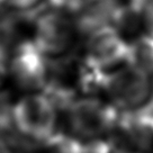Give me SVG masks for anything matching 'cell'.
Returning a JSON list of instances; mask_svg holds the SVG:
<instances>
[{"label": "cell", "mask_w": 153, "mask_h": 153, "mask_svg": "<svg viewBox=\"0 0 153 153\" xmlns=\"http://www.w3.org/2000/svg\"><path fill=\"white\" fill-rule=\"evenodd\" d=\"M6 13H7V10H6L5 4H4V0H0V15L6 14Z\"/></svg>", "instance_id": "5bb4252c"}, {"label": "cell", "mask_w": 153, "mask_h": 153, "mask_svg": "<svg viewBox=\"0 0 153 153\" xmlns=\"http://www.w3.org/2000/svg\"><path fill=\"white\" fill-rule=\"evenodd\" d=\"M85 39L81 57L97 70L108 73L127 63L128 42L111 26L98 29Z\"/></svg>", "instance_id": "8992f818"}, {"label": "cell", "mask_w": 153, "mask_h": 153, "mask_svg": "<svg viewBox=\"0 0 153 153\" xmlns=\"http://www.w3.org/2000/svg\"><path fill=\"white\" fill-rule=\"evenodd\" d=\"M126 64L153 76V37L141 34L128 42Z\"/></svg>", "instance_id": "ba28073f"}, {"label": "cell", "mask_w": 153, "mask_h": 153, "mask_svg": "<svg viewBox=\"0 0 153 153\" xmlns=\"http://www.w3.org/2000/svg\"><path fill=\"white\" fill-rule=\"evenodd\" d=\"M64 113L69 134L82 142L113 136L120 115L111 104L96 96H78Z\"/></svg>", "instance_id": "6da1fadb"}, {"label": "cell", "mask_w": 153, "mask_h": 153, "mask_svg": "<svg viewBox=\"0 0 153 153\" xmlns=\"http://www.w3.org/2000/svg\"><path fill=\"white\" fill-rule=\"evenodd\" d=\"M142 28L144 34L153 37V0H150L142 11Z\"/></svg>", "instance_id": "8fae6325"}, {"label": "cell", "mask_w": 153, "mask_h": 153, "mask_svg": "<svg viewBox=\"0 0 153 153\" xmlns=\"http://www.w3.org/2000/svg\"><path fill=\"white\" fill-rule=\"evenodd\" d=\"M59 113L42 92L28 94L13 106V120L18 133L39 145L59 132Z\"/></svg>", "instance_id": "3957f363"}, {"label": "cell", "mask_w": 153, "mask_h": 153, "mask_svg": "<svg viewBox=\"0 0 153 153\" xmlns=\"http://www.w3.org/2000/svg\"><path fill=\"white\" fill-rule=\"evenodd\" d=\"M0 153H14L13 149L10 148L1 137H0Z\"/></svg>", "instance_id": "4fadbf2b"}, {"label": "cell", "mask_w": 153, "mask_h": 153, "mask_svg": "<svg viewBox=\"0 0 153 153\" xmlns=\"http://www.w3.org/2000/svg\"><path fill=\"white\" fill-rule=\"evenodd\" d=\"M9 53L0 48V88L4 86L7 78L9 76Z\"/></svg>", "instance_id": "7c38bea8"}, {"label": "cell", "mask_w": 153, "mask_h": 153, "mask_svg": "<svg viewBox=\"0 0 153 153\" xmlns=\"http://www.w3.org/2000/svg\"><path fill=\"white\" fill-rule=\"evenodd\" d=\"M7 13L25 14L39 8L45 4L43 0H4Z\"/></svg>", "instance_id": "9c48e42d"}, {"label": "cell", "mask_w": 153, "mask_h": 153, "mask_svg": "<svg viewBox=\"0 0 153 153\" xmlns=\"http://www.w3.org/2000/svg\"><path fill=\"white\" fill-rule=\"evenodd\" d=\"M120 4V0H85L73 19L78 35L86 38L98 29L111 26Z\"/></svg>", "instance_id": "52a82bcc"}, {"label": "cell", "mask_w": 153, "mask_h": 153, "mask_svg": "<svg viewBox=\"0 0 153 153\" xmlns=\"http://www.w3.org/2000/svg\"><path fill=\"white\" fill-rule=\"evenodd\" d=\"M117 153H140V152H131V151H124V150H122V151H120V152Z\"/></svg>", "instance_id": "9a60e30c"}, {"label": "cell", "mask_w": 153, "mask_h": 153, "mask_svg": "<svg viewBox=\"0 0 153 153\" xmlns=\"http://www.w3.org/2000/svg\"><path fill=\"white\" fill-rule=\"evenodd\" d=\"M30 30L32 42L48 60L72 53L78 36L73 19L69 15L50 8L46 2L34 15Z\"/></svg>", "instance_id": "7a4b0ae2"}, {"label": "cell", "mask_w": 153, "mask_h": 153, "mask_svg": "<svg viewBox=\"0 0 153 153\" xmlns=\"http://www.w3.org/2000/svg\"><path fill=\"white\" fill-rule=\"evenodd\" d=\"M50 61L26 38L10 53L9 76L16 86L28 94L42 92L48 85Z\"/></svg>", "instance_id": "5b68a950"}, {"label": "cell", "mask_w": 153, "mask_h": 153, "mask_svg": "<svg viewBox=\"0 0 153 153\" xmlns=\"http://www.w3.org/2000/svg\"><path fill=\"white\" fill-rule=\"evenodd\" d=\"M46 5L54 10L76 16L85 4V0H45Z\"/></svg>", "instance_id": "30bf717a"}, {"label": "cell", "mask_w": 153, "mask_h": 153, "mask_svg": "<svg viewBox=\"0 0 153 153\" xmlns=\"http://www.w3.org/2000/svg\"><path fill=\"white\" fill-rule=\"evenodd\" d=\"M102 92L109 104L120 111L142 107L153 92L152 76L136 68L124 64L106 74Z\"/></svg>", "instance_id": "277c9868"}]
</instances>
